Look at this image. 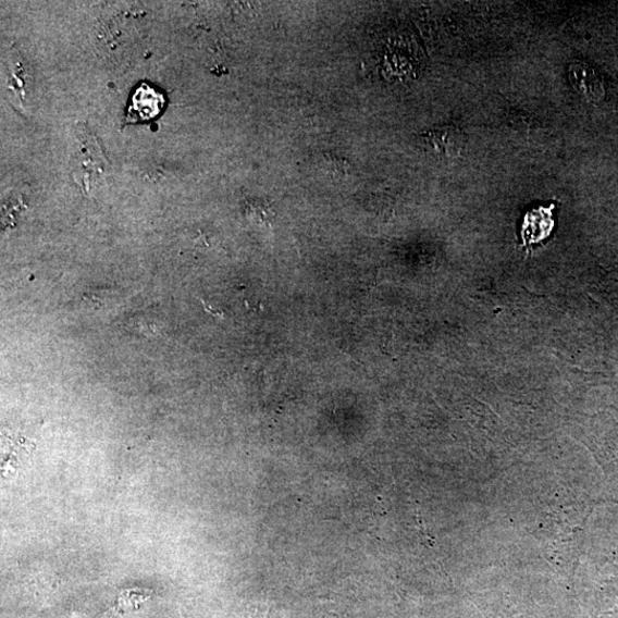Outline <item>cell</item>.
I'll return each mask as SVG.
<instances>
[{
  "instance_id": "277c9868",
  "label": "cell",
  "mask_w": 618,
  "mask_h": 618,
  "mask_svg": "<svg viewBox=\"0 0 618 618\" xmlns=\"http://www.w3.org/2000/svg\"><path fill=\"white\" fill-rule=\"evenodd\" d=\"M568 77L577 92L589 101H601L605 97V85L600 73L583 62H572Z\"/></svg>"
},
{
  "instance_id": "52a82bcc",
  "label": "cell",
  "mask_w": 618,
  "mask_h": 618,
  "mask_svg": "<svg viewBox=\"0 0 618 618\" xmlns=\"http://www.w3.org/2000/svg\"><path fill=\"white\" fill-rule=\"evenodd\" d=\"M320 168L329 178L336 181L345 180L349 173V165L345 160L330 157V154H323Z\"/></svg>"
},
{
  "instance_id": "7a4b0ae2",
  "label": "cell",
  "mask_w": 618,
  "mask_h": 618,
  "mask_svg": "<svg viewBox=\"0 0 618 618\" xmlns=\"http://www.w3.org/2000/svg\"><path fill=\"white\" fill-rule=\"evenodd\" d=\"M422 137L430 151L444 161L459 160L468 146L467 135L453 125L427 131Z\"/></svg>"
},
{
  "instance_id": "3957f363",
  "label": "cell",
  "mask_w": 618,
  "mask_h": 618,
  "mask_svg": "<svg viewBox=\"0 0 618 618\" xmlns=\"http://www.w3.org/2000/svg\"><path fill=\"white\" fill-rule=\"evenodd\" d=\"M164 102V98L159 91L145 83L141 84L129 99L126 122L137 123L159 116Z\"/></svg>"
},
{
  "instance_id": "8992f818",
  "label": "cell",
  "mask_w": 618,
  "mask_h": 618,
  "mask_svg": "<svg viewBox=\"0 0 618 618\" xmlns=\"http://www.w3.org/2000/svg\"><path fill=\"white\" fill-rule=\"evenodd\" d=\"M151 597V591L145 589H129L120 594L118 610L125 613L137 610Z\"/></svg>"
},
{
  "instance_id": "ba28073f",
  "label": "cell",
  "mask_w": 618,
  "mask_h": 618,
  "mask_svg": "<svg viewBox=\"0 0 618 618\" xmlns=\"http://www.w3.org/2000/svg\"><path fill=\"white\" fill-rule=\"evenodd\" d=\"M509 125L514 132L528 139L536 126L532 118L526 115H515L509 120Z\"/></svg>"
},
{
  "instance_id": "6da1fadb",
  "label": "cell",
  "mask_w": 618,
  "mask_h": 618,
  "mask_svg": "<svg viewBox=\"0 0 618 618\" xmlns=\"http://www.w3.org/2000/svg\"><path fill=\"white\" fill-rule=\"evenodd\" d=\"M77 128L78 148L73 175L76 183L88 190L104 174L108 161L90 129L83 124L77 125Z\"/></svg>"
},
{
  "instance_id": "5b68a950",
  "label": "cell",
  "mask_w": 618,
  "mask_h": 618,
  "mask_svg": "<svg viewBox=\"0 0 618 618\" xmlns=\"http://www.w3.org/2000/svg\"><path fill=\"white\" fill-rule=\"evenodd\" d=\"M526 224L535 225V227L523 230L522 232L523 238L529 245H533V243L546 237L552 225H554V223L551 222L549 213L546 214L543 212L532 213L531 218L527 219Z\"/></svg>"
}]
</instances>
